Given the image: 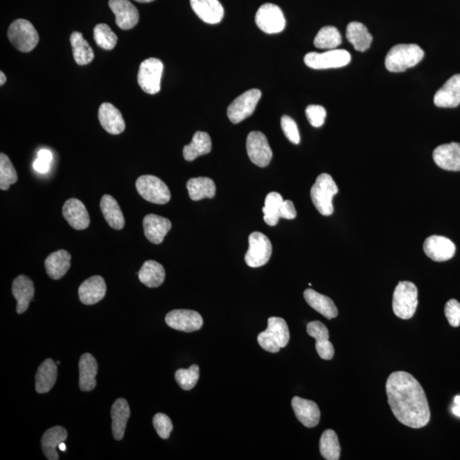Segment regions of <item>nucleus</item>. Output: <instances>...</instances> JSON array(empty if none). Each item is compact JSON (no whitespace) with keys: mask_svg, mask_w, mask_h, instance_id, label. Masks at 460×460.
<instances>
[{"mask_svg":"<svg viewBox=\"0 0 460 460\" xmlns=\"http://www.w3.org/2000/svg\"><path fill=\"white\" fill-rule=\"evenodd\" d=\"M388 402L402 425L420 429L431 420V411L423 388L410 373L395 372L386 382Z\"/></svg>","mask_w":460,"mask_h":460,"instance_id":"1","label":"nucleus"},{"mask_svg":"<svg viewBox=\"0 0 460 460\" xmlns=\"http://www.w3.org/2000/svg\"><path fill=\"white\" fill-rule=\"evenodd\" d=\"M425 52L416 44H400L392 47L386 58V67L392 73H400L416 66L424 58Z\"/></svg>","mask_w":460,"mask_h":460,"instance_id":"2","label":"nucleus"},{"mask_svg":"<svg viewBox=\"0 0 460 460\" xmlns=\"http://www.w3.org/2000/svg\"><path fill=\"white\" fill-rule=\"evenodd\" d=\"M338 188L333 177L322 173L316 179L311 190L313 204L323 216H331L334 212L333 199L338 194Z\"/></svg>","mask_w":460,"mask_h":460,"instance_id":"3","label":"nucleus"},{"mask_svg":"<svg viewBox=\"0 0 460 460\" xmlns=\"http://www.w3.org/2000/svg\"><path fill=\"white\" fill-rule=\"evenodd\" d=\"M290 340L288 324L284 319L270 318L268 320V327L260 333L258 342L260 346L268 352L277 353L285 348Z\"/></svg>","mask_w":460,"mask_h":460,"instance_id":"4","label":"nucleus"},{"mask_svg":"<svg viewBox=\"0 0 460 460\" xmlns=\"http://www.w3.org/2000/svg\"><path fill=\"white\" fill-rule=\"evenodd\" d=\"M392 306L397 318L402 320L412 318L418 306L417 286L410 281L399 282L395 289Z\"/></svg>","mask_w":460,"mask_h":460,"instance_id":"5","label":"nucleus"},{"mask_svg":"<svg viewBox=\"0 0 460 460\" xmlns=\"http://www.w3.org/2000/svg\"><path fill=\"white\" fill-rule=\"evenodd\" d=\"M8 39L18 51L29 52L37 47L40 36L31 22L25 19H17L10 26Z\"/></svg>","mask_w":460,"mask_h":460,"instance_id":"6","label":"nucleus"},{"mask_svg":"<svg viewBox=\"0 0 460 460\" xmlns=\"http://www.w3.org/2000/svg\"><path fill=\"white\" fill-rule=\"evenodd\" d=\"M138 194L147 202L164 205L171 199V192L163 181L156 176L143 175L135 182Z\"/></svg>","mask_w":460,"mask_h":460,"instance_id":"7","label":"nucleus"},{"mask_svg":"<svg viewBox=\"0 0 460 460\" xmlns=\"http://www.w3.org/2000/svg\"><path fill=\"white\" fill-rule=\"evenodd\" d=\"M164 65L160 59L145 60L139 67L138 82L143 92L154 95L160 92Z\"/></svg>","mask_w":460,"mask_h":460,"instance_id":"8","label":"nucleus"},{"mask_svg":"<svg viewBox=\"0 0 460 460\" xmlns=\"http://www.w3.org/2000/svg\"><path fill=\"white\" fill-rule=\"evenodd\" d=\"M272 255V244L265 235L254 232L249 236V249L245 261L252 268L265 265Z\"/></svg>","mask_w":460,"mask_h":460,"instance_id":"9","label":"nucleus"},{"mask_svg":"<svg viewBox=\"0 0 460 460\" xmlns=\"http://www.w3.org/2000/svg\"><path fill=\"white\" fill-rule=\"evenodd\" d=\"M352 61V56L345 50H328L323 54L310 52L304 56V63L313 69H338Z\"/></svg>","mask_w":460,"mask_h":460,"instance_id":"10","label":"nucleus"},{"mask_svg":"<svg viewBox=\"0 0 460 460\" xmlns=\"http://www.w3.org/2000/svg\"><path fill=\"white\" fill-rule=\"evenodd\" d=\"M261 96V90L252 89L236 98L228 108L227 115L230 122L238 124L254 114Z\"/></svg>","mask_w":460,"mask_h":460,"instance_id":"11","label":"nucleus"},{"mask_svg":"<svg viewBox=\"0 0 460 460\" xmlns=\"http://www.w3.org/2000/svg\"><path fill=\"white\" fill-rule=\"evenodd\" d=\"M256 24L263 32L274 35L279 33L286 28V19L280 7L274 3H265L263 5L255 17Z\"/></svg>","mask_w":460,"mask_h":460,"instance_id":"12","label":"nucleus"},{"mask_svg":"<svg viewBox=\"0 0 460 460\" xmlns=\"http://www.w3.org/2000/svg\"><path fill=\"white\" fill-rule=\"evenodd\" d=\"M247 150L249 159L259 167H266L272 160L271 150L266 135L260 131H252L247 139Z\"/></svg>","mask_w":460,"mask_h":460,"instance_id":"13","label":"nucleus"},{"mask_svg":"<svg viewBox=\"0 0 460 460\" xmlns=\"http://www.w3.org/2000/svg\"><path fill=\"white\" fill-rule=\"evenodd\" d=\"M165 323L173 329L193 333L201 329L203 318L198 312L190 310H175L165 316Z\"/></svg>","mask_w":460,"mask_h":460,"instance_id":"14","label":"nucleus"},{"mask_svg":"<svg viewBox=\"0 0 460 460\" xmlns=\"http://www.w3.org/2000/svg\"><path fill=\"white\" fill-rule=\"evenodd\" d=\"M425 254L436 262H445L454 257L456 247L447 237L432 236L424 243Z\"/></svg>","mask_w":460,"mask_h":460,"instance_id":"15","label":"nucleus"},{"mask_svg":"<svg viewBox=\"0 0 460 460\" xmlns=\"http://www.w3.org/2000/svg\"><path fill=\"white\" fill-rule=\"evenodd\" d=\"M108 6L115 15V22L120 28L130 30L138 24V10L129 0H109Z\"/></svg>","mask_w":460,"mask_h":460,"instance_id":"16","label":"nucleus"},{"mask_svg":"<svg viewBox=\"0 0 460 460\" xmlns=\"http://www.w3.org/2000/svg\"><path fill=\"white\" fill-rule=\"evenodd\" d=\"M433 160L446 171L460 172V143L451 142L437 147L433 152Z\"/></svg>","mask_w":460,"mask_h":460,"instance_id":"17","label":"nucleus"},{"mask_svg":"<svg viewBox=\"0 0 460 460\" xmlns=\"http://www.w3.org/2000/svg\"><path fill=\"white\" fill-rule=\"evenodd\" d=\"M307 333L315 339V349L319 356L323 360L333 359L334 348L329 341V331L322 322L315 320L308 323Z\"/></svg>","mask_w":460,"mask_h":460,"instance_id":"18","label":"nucleus"},{"mask_svg":"<svg viewBox=\"0 0 460 460\" xmlns=\"http://www.w3.org/2000/svg\"><path fill=\"white\" fill-rule=\"evenodd\" d=\"M63 217L72 228L76 230L88 229L90 225V216L84 204L78 199H69L63 207Z\"/></svg>","mask_w":460,"mask_h":460,"instance_id":"19","label":"nucleus"},{"mask_svg":"<svg viewBox=\"0 0 460 460\" xmlns=\"http://www.w3.org/2000/svg\"><path fill=\"white\" fill-rule=\"evenodd\" d=\"M98 119L101 126L109 134L119 135L126 129V123L122 114L114 105L104 103L98 110Z\"/></svg>","mask_w":460,"mask_h":460,"instance_id":"20","label":"nucleus"},{"mask_svg":"<svg viewBox=\"0 0 460 460\" xmlns=\"http://www.w3.org/2000/svg\"><path fill=\"white\" fill-rule=\"evenodd\" d=\"M292 406L296 418L305 427L313 428L319 424L320 412L315 402L295 397L292 400Z\"/></svg>","mask_w":460,"mask_h":460,"instance_id":"21","label":"nucleus"},{"mask_svg":"<svg viewBox=\"0 0 460 460\" xmlns=\"http://www.w3.org/2000/svg\"><path fill=\"white\" fill-rule=\"evenodd\" d=\"M194 13L204 22L217 24L224 16V10L218 0H190Z\"/></svg>","mask_w":460,"mask_h":460,"instance_id":"22","label":"nucleus"},{"mask_svg":"<svg viewBox=\"0 0 460 460\" xmlns=\"http://www.w3.org/2000/svg\"><path fill=\"white\" fill-rule=\"evenodd\" d=\"M434 104L438 108H456L460 104V74L451 77L437 90Z\"/></svg>","mask_w":460,"mask_h":460,"instance_id":"23","label":"nucleus"},{"mask_svg":"<svg viewBox=\"0 0 460 460\" xmlns=\"http://www.w3.org/2000/svg\"><path fill=\"white\" fill-rule=\"evenodd\" d=\"M142 224L146 238L156 245L163 243L165 236L172 229V222L168 218L156 214L147 215Z\"/></svg>","mask_w":460,"mask_h":460,"instance_id":"24","label":"nucleus"},{"mask_svg":"<svg viewBox=\"0 0 460 460\" xmlns=\"http://www.w3.org/2000/svg\"><path fill=\"white\" fill-rule=\"evenodd\" d=\"M107 286L103 277L99 275L85 280L79 288V297L81 303L85 305L97 304L106 295Z\"/></svg>","mask_w":460,"mask_h":460,"instance_id":"25","label":"nucleus"},{"mask_svg":"<svg viewBox=\"0 0 460 460\" xmlns=\"http://www.w3.org/2000/svg\"><path fill=\"white\" fill-rule=\"evenodd\" d=\"M13 294L17 302V314H22L28 310L35 296V285L31 279L24 274L19 275L13 281Z\"/></svg>","mask_w":460,"mask_h":460,"instance_id":"26","label":"nucleus"},{"mask_svg":"<svg viewBox=\"0 0 460 460\" xmlns=\"http://www.w3.org/2000/svg\"><path fill=\"white\" fill-rule=\"evenodd\" d=\"M130 416V406L126 400L123 398L116 400L111 409L112 433L115 440L123 439Z\"/></svg>","mask_w":460,"mask_h":460,"instance_id":"27","label":"nucleus"},{"mask_svg":"<svg viewBox=\"0 0 460 460\" xmlns=\"http://www.w3.org/2000/svg\"><path fill=\"white\" fill-rule=\"evenodd\" d=\"M71 266V255L65 250H58L49 255L44 261L45 270L52 280H60Z\"/></svg>","mask_w":460,"mask_h":460,"instance_id":"28","label":"nucleus"},{"mask_svg":"<svg viewBox=\"0 0 460 460\" xmlns=\"http://www.w3.org/2000/svg\"><path fill=\"white\" fill-rule=\"evenodd\" d=\"M305 301L315 311L325 316L328 320L337 318L338 311L334 302L325 295H322L315 290L309 288L304 293Z\"/></svg>","mask_w":460,"mask_h":460,"instance_id":"29","label":"nucleus"},{"mask_svg":"<svg viewBox=\"0 0 460 460\" xmlns=\"http://www.w3.org/2000/svg\"><path fill=\"white\" fill-rule=\"evenodd\" d=\"M67 432L62 426H55L44 432L41 444L45 457L49 460H58V448L65 442Z\"/></svg>","mask_w":460,"mask_h":460,"instance_id":"30","label":"nucleus"},{"mask_svg":"<svg viewBox=\"0 0 460 460\" xmlns=\"http://www.w3.org/2000/svg\"><path fill=\"white\" fill-rule=\"evenodd\" d=\"M56 379H58V365L51 359L43 361L36 373L35 390L38 393H48L55 386Z\"/></svg>","mask_w":460,"mask_h":460,"instance_id":"31","label":"nucleus"},{"mask_svg":"<svg viewBox=\"0 0 460 460\" xmlns=\"http://www.w3.org/2000/svg\"><path fill=\"white\" fill-rule=\"evenodd\" d=\"M80 368V388L82 391H92L97 386L96 376L98 365L92 354H82L79 363Z\"/></svg>","mask_w":460,"mask_h":460,"instance_id":"32","label":"nucleus"},{"mask_svg":"<svg viewBox=\"0 0 460 460\" xmlns=\"http://www.w3.org/2000/svg\"><path fill=\"white\" fill-rule=\"evenodd\" d=\"M346 38L356 51L363 52L371 47L372 36L365 26L361 22H352L347 26Z\"/></svg>","mask_w":460,"mask_h":460,"instance_id":"33","label":"nucleus"},{"mask_svg":"<svg viewBox=\"0 0 460 460\" xmlns=\"http://www.w3.org/2000/svg\"><path fill=\"white\" fill-rule=\"evenodd\" d=\"M213 143L208 133L204 131L195 133L190 145L184 146L183 154L187 161H193L212 151Z\"/></svg>","mask_w":460,"mask_h":460,"instance_id":"34","label":"nucleus"},{"mask_svg":"<svg viewBox=\"0 0 460 460\" xmlns=\"http://www.w3.org/2000/svg\"><path fill=\"white\" fill-rule=\"evenodd\" d=\"M139 280L150 288H156L163 284L165 278L164 267L161 263L148 260L138 272Z\"/></svg>","mask_w":460,"mask_h":460,"instance_id":"35","label":"nucleus"},{"mask_svg":"<svg viewBox=\"0 0 460 460\" xmlns=\"http://www.w3.org/2000/svg\"><path fill=\"white\" fill-rule=\"evenodd\" d=\"M101 210L105 220L111 228L120 230L124 226V217L118 202L113 196L105 195L101 199Z\"/></svg>","mask_w":460,"mask_h":460,"instance_id":"36","label":"nucleus"},{"mask_svg":"<svg viewBox=\"0 0 460 460\" xmlns=\"http://www.w3.org/2000/svg\"><path fill=\"white\" fill-rule=\"evenodd\" d=\"M187 188L191 199L195 202L208 198L212 199L216 195V186L209 177H195L188 181Z\"/></svg>","mask_w":460,"mask_h":460,"instance_id":"37","label":"nucleus"},{"mask_svg":"<svg viewBox=\"0 0 460 460\" xmlns=\"http://www.w3.org/2000/svg\"><path fill=\"white\" fill-rule=\"evenodd\" d=\"M70 43L73 49L74 61L79 65L84 66L92 63L94 59V51L90 45L84 39L80 32H74L70 36Z\"/></svg>","mask_w":460,"mask_h":460,"instance_id":"38","label":"nucleus"},{"mask_svg":"<svg viewBox=\"0 0 460 460\" xmlns=\"http://www.w3.org/2000/svg\"><path fill=\"white\" fill-rule=\"evenodd\" d=\"M284 199L277 192H271L265 198L263 208V220L268 225L275 226L281 218V210Z\"/></svg>","mask_w":460,"mask_h":460,"instance_id":"39","label":"nucleus"},{"mask_svg":"<svg viewBox=\"0 0 460 460\" xmlns=\"http://www.w3.org/2000/svg\"><path fill=\"white\" fill-rule=\"evenodd\" d=\"M340 445L336 432L333 429L324 432L320 440V452L327 460H338L340 458Z\"/></svg>","mask_w":460,"mask_h":460,"instance_id":"40","label":"nucleus"},{"mask_svg":"<svg viewBox=\"0 0 460 460\" xmlns=\"http://www.w3.org/2000/svg\"><path fill=\"white\" fill-rule=\"evenodd\" d=\"M341 43L340 33L333 26H327L320 29L314 40L315 47L323 50H334Z\"/></svg>","mask_w":460,"mask_h":460,"instance_id":"41","label":"nucleus"},{"mask_svg":"<svg viewBox=\"0 0 460 460\" xmlns=\"http://www.w3.org/2000/svg\"><path fill=\"white\" fill-rule=\"evenodd\" d=\"M18 180L17 173L13 162L6 154H0V188L1 190H9L10 186Z\"/></svg>","mask_w":460,"mask_h":460,"instance_id":"42","label":"nucleus"},{"mask_svg":"<svg viewBox=\"0 0 460 460\" xmlns=\"http://www.w3.org/2000/svg\"><path fill=\"white\" fill-rule=\"evenodd\" d=\"M94 40L98 47L104 50L111 51L115 47L118 38L110 27L105 24H97L93 30Z\"/></svg>","mask_w":460,"mask_h":460,"instance_id":"43","label":"nucleus"},{"mask_svg":"<svg viewBox=\"0 0 460 460\" xmlns=\"http://www.w3.org/2000/svg\"><path fill=\"white\" fill-rule=\"evenodd\" d=\"M199 378V368L197 365H192L188 369H179L175 373V379L179 386L184 391H190L197 384Z\"/></svg>","mask_w":460,"mask_h":460,"instance_id":"44","label":"nucleus"},{"mask_svg":"<svg viewBox=\"0 0 460 460\" xmlns=\"http://www.w3.org/2000/svg\"><path fill=\"white\" fill-rule=\"evenodd\" d=\"M153 425L161 438H169L173 429L171 418L164 413H157L153 418Z\"/></svg>","mask_w":460,"mask_h":460,"instance_id":"45","label":"nucleus"},{"mask_svg":"<svg viewBox=\"0 0 460 460\" xmlns=\"http://www.w3.org/2000/svg\"><path fill=\"white\" fill-rule=\"evenodd\" d=\"M281 129L288 139V140L293 143V145H299L300 135L299 128L294 120L288 115L282 116L281 120Z\"/></svg>","mask_w":460,"mask_h":460,"instance_id":"46","label":"nucleus"},{"mask_svg":"<svg viewBox=\"0 0 460 460\" xmlns=\"http://www.w3.org/2000/svg\"><path fill=\"white\" fill-rule=\"evenodd\" d=\"M305 114L312 126L318 128L325 123L327 111L325 108L320 105H309Z\"/></svg>","mask_w":460,"mask_h":460,"instance_id":"47","label":"nucleus"},{"mask_svg":"<svg viewBox=\"0 0 460 460\" xmlns=\"http://www.w3.org/2000/svg\"><path fill=\"white\" fill-rule=\"evenodd\" d=\"M52 159H54V156H52V153L50 150L45 149H40L38 152L37 159L33 162V169L36 172L41 173V174L47 173L50 170Z\"/></svg>","mask_w":460,"mask_h":460,"instance_id":"48","label":"nucleus"},{"mask_svg":"<svg viewBox=\"0 0 460 460\" xmlns=\"http://www.w3.org/2000/svg\"><path fill=\"white\" fill-rule=\"evenodd\" d=\"M445 315L452 327L460 326V303L456 299H450L445 305Z\"/></svg>","mask_w":460,"mask_h":460,"instance_id":"49","label":"nucleus"},{"mask_svg":"<svg viewBox=\"0 0 460 460\" xmlns=\"http://www.w3.org/2000/svg\"><path fill=\"white\" fill-rule=\"evenodd\" d=\"M296 217L297 212L293 202L284 201L281 206V218H285V220H294Z\"/></svg>","mask_w":460,"mask_h":460,"instance_id":"50","label":"nucleus"},{"mask_svg":"<svg viewBox=\"0 0 460 460\" xmlns=\"http://www.w3.org/2000/svg\"><path fill=\"white\" fill-rule=\"evenodd\" d=\"M452 411L454 416L460 417V395L455 397L454 405L452 406Z\"/></svg>","mask_w":460,"mask_h":460,"instance_id":"51","label":"nucleus"},{"mask_svg":"<svg viewBox=\"0 0 460 460\" xmlns=\"http://www.w3.org/2000/svg\"><path fill=\"white\" fill-rule=\"evenodd\" d=\"M6 82V74H3V72H1V73H0V85H3V84H5Z\"/></svg>","mask_w":460,"mask_h":460,"instance_id":"52","label":"nucleus"},{"mask_svg":"<svg viewBox=\"0 0 460 460\" xmlns=\"http://www.w3.org/2000/svg\"><path fill=\"white\" fill-rule=\"evenodd\" d=\"M59 450L63 451V452H65L66 450H67V447H66L65 443H62L61 444H60Z\"/></svg>","mask_w":460,"mask_h":460,"instance_id":"53","label":"nucleus"},{"mask_svg":"<svg viewBox=\"0 0 460 460\" xmlns=\"http://www.w3.org/2000/svg\"><path fill=\"white\" fill-rule=\"evenodd\" d=\"M135 1L139 3H150L154 1V0H135Z\"/></svg>","mask_w":460,"mask_h":460,"instance_id":"54","label":"nucleus"},{"mask_svg":"<svg viewBox=\"0 0 460 460\" xmlns=\"http://www.w3.org/2000/svg\"><path fill=\"white\" fill-rule=\"evenodd\" d=\"M56 365H60V364H61V363H60V361H56Z\"/></svg>","mask_w":460,"mask_h":460,"instance_id":"55","label":"nucleus"}]
</instances>
